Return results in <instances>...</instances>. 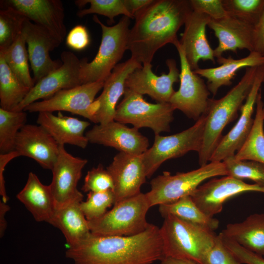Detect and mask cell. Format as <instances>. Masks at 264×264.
<instances>
[{
  "label": "cell",
  "instance_id": "26",
  "mask_svg": "<svg viewBox=\"0 0 264 264\" xmlns=\"http://www.w3.org/2000/svg\"><path fill=\"white\" fill-rule=\"evenodd\" d=\"M17 198L36 221L52 225L56 207L51 187L43 184L35 174L29 173L26 184Z\"/></svg>",
  "mask_w": 264,
  "mask_h": 264
},
{
  "label": "cell",
  "instance_id": "44",
  "mask_svg": "<svg viewBox=\"0 0 264 264\" xmlns=\"http://www.w3.org/2000/svg\"><path fill=\"white\" fill-rule=\"evenodd\" d=\"M67 45L75 50L86 48L89 44L90 38L88 30L83 25L74 26L66 37Z\"/></svg>",
  "mask_w": 264,
  "mask_h": 264
},
{
  "label": "cell",
  "instance_id": "10",
  "mask_svg": "<svg viewBox=\"0 0 264 264\" xmlns=\"http://www.w3.org/2000/svg\"><path fill=\"white\" fill-rule=\"evenodd\" d=\"M174 45L180 59V86L169 103L175 110L197 121L207 110L210 92L202 78L190 68L179 41Z\"/></svg>",
  "mask_w": 264,
  "mask_h": 264
},
{
  "label": "cell",
  "instance_id": "17",
  "mask_svg": "<svg viewBox=\"0 0 264 264\" xmlns=\"http://www.w3.org/2000/svg\"><path fill=\"white\" fill-rule=\"evenodd\" d=\"M87 163V159L72 155L64 145H59V154L51 170L52 178L49 185L56 209L75 199L83 198L77 184Z\"/></svg>",
  "mask_w": 264,
  "mask_h": 264
},
{
  "label": "cell",
  "instance_id": "3",
  "mask_svg": "<svg viewBox=\"0 0 264 264\" xmlns=\"http://www.w3.org/2000/svg\"><path fill=\"white\" fill-rule=\"evenodd\" d=\"M258 66L245 68L240 81L224 96L219 99H209L204 114L206 123L202 143L198 152L200 166L205 165L210 159L222 136L225 127L235 119L245 101L254 83Z\"/></svg>",
  "mask_w": 264,
  "mask_h": 264
},
{
  "label": "cell",
  "instance_id": "38",
  "mask_svg": "<svg viewBox=\"0 0 264 264\" xmlns=\"http://www.w3.org/2000/svg\"><path fill=\"white\" fill-rule=\"evenodd\" d=\"M229 16L254 25L264 10V0H222Z\"/></svg>",
  "mask_w": 264,
  "mask_h": 264
},
{
  "label": "cell",
  "instance_id": "14",
  "mask_svg": "<svg viewBox=\"0 0 264 264\" xmlns=\"http://www.w3.org/2000/svg\"><path fill=\"white\" fill-rule=\"evenodd\" d=\"M247 192L264 193V185L248 184L230 176L213 178L199 186L190 196L198 206L207 216L220 213L230 198Z\"/></svg>",
  "mask_w": 264,
  "mask_h": 264
},
{
  "label": "cell",
  "instance_id": "19",
  "mask_svg": "<svg viewBox=\"0 0 264 264\" xmlns=\"http://www.w3.org/2000/svg\"><path fill=\"white\" fill-rule=\"evenodd\" d=\"M22 34L27 44L33 78L36 84L62 65V61L53 60L50 56V52L61 43L47 31L28 19L24 23Z\"/></svg>",
  "mask_w": 264,
  "mask_h": 264
},
{
  "label": "cell",
  "instance_id": "11",
  "mask_svg": "<svg viewBox=\"0 0 264 264\" xmlns=\"http://www.w3.org/2000/svg\"><path fill=\"white\" fill-rule=\"evenodd\" d=\"M62 64L30 89L21 103L13 111H22L40 99L50 98L58 91L82 85L80 79L81 60L73 52L64 51L61 54Z\"/></svg>",
  "mask_w": 264,
  "mask_h": 264
},
{
  "label": "cell",
  "instance_id": "36",
  "mask_svg": "<svg viewBox=\"0 0 264 264\" xmlns=\"http://www.w3.org/2000/svg\"><path fill=\"white\" fill-rule=\"evenodd\" d=\"M74 2L79 8L88 3L90 4L88 8L80 9L77 12V15L79 18L91 14H99L108 18V22L110 24L114 23V17L119 15L134 19L124 0H77Z\"/></svg>",
  "mask_w": 264,
  "mask_h": 264
},
{
  "label": "cell",
  "instance_id": "48",
  "mask_svg": "<svg viewBox=\"0 0 264 264\" xmlns=\"http://www.w3.org/2000/svg\"><path fill=\"white\" fill-rule=\"evenodd\" d=\"M10 209L9 206L7 203H4L0 200V235L1 238L6 230L7 222L5 218L6 213Z\"/></svg>",
  "mask_w": 264,
  "mask_h": 264
},
{
  "label": "cell",
  "instance_id": "8",
  "mask_svg": "<svg viewBox=\"0 0 264 264\" xmlns=\"http://www.w3.org/2000/svg\"><path fill=\"white\" fill-rule=\"evenodd\" d=\"M175 110L170 103H151L143 95L126 88L124 98L117 106L114 120L132 124L138 130L150 128L157 135L170 132Z\"/></svg>",
  "mask_w": 264,
  "mask_h": 264
},
{
  "label": "cell",
  "instance_id": "35",
  "mask_svg": "<svg viewBox=\"0 0 264 264\" xmlns=\"http://www.w3.org/2000/svg\"><path fill=\"white\" fill-rule=\"evenodd\" d=\"M28 19L20 11L11 7L0 10V52L5 51L22 33Z\"/></svg>",
  "mask_w": 264,
  "mask_h": 264
},
{
  "label": "cell",
  "instance_id": "21",
  "mask_svg": "<svg viewBox=\"0 0 264 264\" xmlns=\"http://www.w3.org/2000/svg\"><path fill=\"white\" fill-rule=\"evenodd\" d=\"M106 169L114 183V204L141 193L147 178L143 154L119 152Z\"/></svg>",
  "mask_w": 264,
  "mask_h": 264
},
{
  "label": "cell",
  "instance_id": "2",
  "mask_svg": "<svg viewBox=\"0 0 264 264\" xmlns=\"http://www.w3.org/2000/svg\"><path fill=\"white\" fill-rule=\"evenodd\" d=\"M192 11L190 0H153L135 16L129 30L131 57L141 64H151L158 49L179 41L177 33Z\"/></svg>",
  "mask_w": 264,
  "mask_h": 264
},
{
  "label": "cell",
  "instance_id": "13",
  "mask_svg": "<svg viewBox=\"0 0 264 264\" xmlns=\"http://www.w3.org/2000/svg\"><path fill=\"white\" fill-rule=\"evenodd\" d=\"M105 81L82 84L60 90L49 98L35 102L23 110L30 112L65 111L78 114L90 120V106Z\"/></svg>",
  "mask_w": 264,
  "mask_h": 264
},
{
  "label": "cell",
  "instance_id": "1",
  "mask_svg": "<svg viewBox=\"0 0 264 264\" xmlns=\"http://www.w3.org/2000/svg\"><path fill=\"white\" fill-rule=\"evenodd\" d=\"M66 256L75 264H152L163 257L160 228L151 224L131 236H98L90 233Z\"/></svg>",
  "mask_w": 264,
  "mask_h": 264
},
{
  "label": "cell",
  "instance_id": "20",
  "mask_svg": "<svg viewBox=\"0 0 264 264\" xmlns=\"http://www.w3.org/2000/svg\"><path fill=\"white\" fill-rule=\"evenodd\" d=\"M89 143L113 148L127 154L140 155L149 148V141L139 130L113 120L96 124L85 133Z\"/></svg>",
  "mask_w": 264,
  "mask_h": 264
},
{
  "label": "cell",
  "instance_id": "9",
  "mask_svg": "<svg viewBox=\"0 0 264 264\" xmlns=\"http://www.w3.org/2000/svg\"><path fill=\"white\" fill-rule=\"evenodd\" d=\"M205 123L204 114L192 126L180 132L167 136L155 135L152 146L143 154L147 177L150 178L166 160L190 151L198 153L202 143Z\"/></svg>",
  "mask_w": 264,
  "mask_h": 264
},
{
  "label": "cell",
  "instance_id": "31",
  "mask_svg": "<svg viewBox=\"0 0 264 264\" xmlns=\"http://www.w3.org/2000/svg\"><path fill=\"white\" fill-rule=\"evenodd\" d=\"M256 105V114L251 130L234 156L238 160H252L264 164V103L261 90Z\"/></svg>",
  "mask_w": 264,
  "mask_h": 264
},
{
  "label": "cell",
  "instance_id": "47",
  "mask_svg": "<svg viewBox=\"0 0 264 264\" xmlns=\"http://www.w3.org/2000/svg\"><path fill=\"white\" fill-rule=\"evenodd\" d=\"M124 0L127 9L134 18L137 13L147 7L153 1V0Z\"/></svg>",
  "mask_w": 264,
  "mask_h": 264
},
{
  "label": "cell",
  "instance_id": "42",
  "mask_svg": "<svg viewBox=\"0 0 264 264\" xmlns=\"http://www.w3.org/2000/svg\"><path fill=\"white\" fill-rule=\"evenodd\" d=\"M193 11L205 14L212 20H220L229 16L222 0H190Z\"/></svg>",
  "mask_w": 264,
  "mask_h": 264
},
{
  "label": "cell",
  "instance_id": "15",
  "mask_svg": "<svg viewBox=\"0 0 264 264\" xmlns=\"http://www.w3.org/2000/svg\"><path fill=\"white\" fill-rule=\"evenodd\" d=\"M142 64L131 57L118 64L104 82L102 93L90 107V121L103 124L114 120L117 104L125 90L129 75Z\"/></svg>",
  "mask_w": 264,
  "mask_h": 264
},
{
  "label": "cell",
  "instance_id": "24",
  "mask_svg": "<svg viewBox=\"0 0 264 264\" xmlns=\"http://www.w3.org/2000/svg\"><path fill=\"white\" fill-rule=\"evenodd\" d=\"M207 26L218 40V45L214 49L215 58L222 56L227 51L235 54L239 49L253 52V25L228 16L220 20L210 19Z\"/></svg>",
  "mask_w": 264,
  "mask_h": 264
},
{
  "label": "cell",
  "instance_id": "45",
  "mask_svg": "<svg viewBox=\"0 0 264 264\" xmlns=\"http://www.w3.org/2000/svg\"><path fill=\"white\" fill-rule=\"evenodd\" d=\"M253 51L264 56V10L253 26Z\"/></svg>",
  "mask_w": 264,
  "mask_h": 264
},
{
  "label": "cell",
  "instance_id": "40",
  "mask_svg": "<svg viewBox=\"0 0 264 264\" xmlns=\"http://www.w3.org/2000/svg\"><path fill=\"white\" fill-rule=\"evenodd\" d=\"M114 183L110 174L101 164L88 171L82 190L84 192L113 191Z\"/></svg>",
  "mask_w": 264,
  "mask_h": 264
},
{
  "label": "cell",
  "instance_id": "5",
  "mask_svg": "<svg viewBox=\"0 0 264 264\" xmlns=\"http://www.w3.org/2000/svg\"><path fill=\"white\" fill-rule=\"evenodd\" d=\"M130 19L123 16L115 25H105L96 15L93 20L102 29L98 51L90 62L81 59L80 79L82 84L105 81L127 50Z\"/></svg>",
  "mask_w": 264,
  "mask_h": 264
},
{
  "label": "cell",
  "instance_id": "32",
  "mask_svg": "<svg viewBox=\"0 0 264 264\" xmlns=\"http://www.w3.org/2000/svg\"><path fill=\"white\" fill-rule=\"evenodd\" d=\"M30 88L23 84L13 73L0 54V108L14 110L26 96Z\"/></svg>",
  "mask_w": 264,
  "mask_h": 264
},
{
  "label": "cell",
  "instance_id": "18",
  "mask_svg": "<svg viewBox=\"0 0 264 264\" xmlns=\"http://www.w3.org/2000/svg\"><path fill=\"white\" fill-rule=\"evenodd\" d=\"M3 7L21 12L30 21L41 27L61 44L66 34L65 9L60 0H6Z\"/></svg>",
  "mask_w": 264,
  "mask_h": 264
},
{
  "label": "cell",
  "instance_id": "37",
  "mask_svg": "<svg viewBox=\"0 0 264 264\" xmlns=\"http://www.w3.org/2000/svg\"><path fill=\"white\" fill-rule=\"evenodd\" d=\"M230 156L222 162L228 175L239 179H248L264 185V164L252 160H242Z\"/></svg>",
  "mask_w": 264,
  "mask_h": 264
},
{
  "label": "cell",
  "instance_id": "23",
  "mask_svg": "<svg viewBox=\"0 0 264 264\" xmlns=\"http://www.w3.org/2000/svg\"><path fill=\"white\" fill-rule=\"evenodd\" d=\"M211 18L207 15L192 11L184 23L179 43L187 61L192 70L198 69L200 60L215 64L214 49L206 35V27Z\"/></svg>",
  "mask_w": 264,
  "mask_h": 264
},
{
  "label": "cell",
  "instance_id": "46",
  "mask_svg": "<svg viewBox=\"0 0 264 264\" xmlns=\"http://www.w3.org/2000/svg\"><path fill=\"white\" fill-rule=\"evenodd\" d=\"M19 156L20 155L16 151L0 154V195L2 197L1 200L4 203H7L9 198L6 192L4 171L7 164L12 159Z\"/></svg>",
  "mask_w": 264,
  "mask_h": 264
},
{
  "label": "cell",
  "instance_id": "16",
  "mask_svg": "<svg viewBox=\"0 0 264 264\" xmlns=\"http://www.w3.org/2000/svg\"><path fill=\"white\" fill-rule=\"evenodd\" d=\"M169 71L160 76L152 71L151 64H143L131 73L125 82V88L141 95L147 94L157 103H169L176 92L175 83L179 80L180 71L173 59L166 61Z\"/></svg>",
  "mask_w": 264,
  "mask_h": 264
},
{
  "label": "cell",
  "instance_id": "43",
  "mask_svg": "<svg viewBox=\"0 0 264 264\" xmlns=\"http://www.w3.org/2000/svg\"><path fill=\"white\" fill-rule=\"evenodd\" d=\"M225 245L242 264H264L263 256L250 251L220 233Z\"/></svg>",
  "mask_w": 264,
  "mask_h": 264
},
{
  "label": "cell",
  "instance_id": "39",
  "mask_svg": "<svg viewBox=\"0 0 264 264\" xmlns=\"http://www.w3.org/2000/svg\"><path fill=\"white\" fill-rule=\"evenodd\" d=\"M114 203L112 190L99 192H88L85 201L80 203V208L88 221L96 220L107 212L108 208Z\"/></svg>",
  "mask_w": 264,
  "mask_h": 264
},
{
  "label": "cell",
  "instance_id": "25",
  "mask_svg": "<svg viewBox=\"0 0 264 264\" xmlns=\"http://www.w3.org/2000/svg\"><path fill=\"white\" fill-rule=\"evenodd\" d=\"M38 125L43 127L59 145L70 144L85 149L89 143L85 132L90 123L77 118L53 112H40L37 119Z\"/></svg>",
  "mask_w": 264,
  "mask_h": 264
},
{
  "label": "cell",
  "instance_id": "27",
  "mask_svg": "<svg viewBox=\"0 0 264 264\" xmlns=\"http://www.w3.org/2000/svg\"><path fill=\"white\" fill-rule=\"evenodd\" d=\"M219 66L215 67L198 69L193 71L207 80V86L213 96L216 95L222 86H229L237 72L242 68L259 66L264 65V56L256 52H250L247 56L238 59L231 56L217 58Z\"/></svg>",
  "mask_w": 264,
  "mask_h": 264
},
{
  "label": "cell",
  "instance_id": "29",
  "mask_svg": "<svg viewBox=\"0 0 264 264\" xmlns=\"http://www.w3.org/2000/svg\"><path fill=\"white\" fill-rule=\"evenodd\" d=\"M220 233L243 247L264 256V214H254L243 221L228 224Z\"/></svg>",
  "mask_w": 264,
  "mask_h": 264
},
{
  "label": "cell",
  "instance_id": "34",
  "mask_svg": "<svg viewBox=\"0 0 264 264\" xmlns=\"http://www.w3.org/2000/svg\"><path fill=\"white\" fill-rule=\"evenodd\" d=\"M27 113L24 110L9 111L0 108V153L15 151L17 135L26 124Z\"/></svg>",
  "mask_w": 264,
  "mask_h": 264
},
{
  "label": "cell",
  "instance_id": "7",
  "mask_svg": "<svg viewBox=\"0 0 264 264\" xmlns=\"http://www.w3.org/2000/svg\"><path fill=\"white\" fill-rule=\"evenodd\" d=\"M227 175L223 162H210L197 169L174 175L164 172L152 179L151 189L146 195L151 207L169 203L191 196L202 182L208 178Z\"/></svg>",
  "mask_w": 264,
  "mask_h": 264
},
{
  "label": "cell",
  "instance_id": "12",
  "mask_svg": "<svg viewBox=\"0 0 264 264\" xmlns=\"http://www.w3.org/2000/svg\"><path fill=\"white\" fill-rule=\"evenodd\" d=\"M264 83V65L258 67L252 88L241 110L237 122L222 136L214 151L210 162H222L234 155L242 147L253 126L254 106L262 84Z\"/></svg>",
  "mask_w": 264,
  "mask_h": 264
},
{
  "label": "cell",
  "instance_id": "41",
  "mask_svg": "<svg viewBox=\"0 0 264 264\" xmlns=\"http://www.w3.org/2000/svg\"><path fill=\"white\" fill-rule=\"evenodd\" d=\"M202 264H242L224 244L219 234L204 254Z\"/></svg>",
  "mask_w": 264,
  "mask_h": 264
},
{
  "label": "cell",
  "instance_id": "33",
  "mask_svg": "<svg viewBox=\"0 0 264 264\" xmlns=\"http://www.w3.org/2000/svg\"><path fill=\"white\" fill-rule=\"evenodd\" d=\"M26 42L21 33L4 52H0L6 63L16 76L30 89L35 85L28 66V54Z\"/></svg>",
  "mask_w": 264,
  "mask_h": 264
},
{
  "label": "cell",
  "instance_id": "30",
  "mask_svg": "<svg viewBox=\"0 0 264 264\" xmlns=\"http://www.w3.org/2000/svg\"><path fill=\"white\" fill-rule=\"evenodd\" d=\"M158 211L165 217L172 215L184 221L214 231L219 226V220L206 215L195 203L190 196L159 205Z\"/></svg>",
  "mask_w": 264,
  "mask_h": 264
},
{
  "label": "cell",
  "instance_id": "4",
  "mask_svg": "<svg viewBox=\"0 0 264 264\" xmlns=\"http://www.w3.org/2000/svg\"><path fill=\"white\" fill-rule=\"evenodd\" d=\"M164 218L159 228L163 257L202 264L204 254L217 235L214 232L174 216L168 215Z\"/></svg>",
  "mask_w": 264,
  "mask_h": 264
},
{
  "label": "cell",
  "instance_id": "49",
  "mask_svg": "<svg viewBox=\"0 0 264 264\" xmlns=\"http://www.w3.org/2000/svg\"><path fill=\"white\" fill-rule=\"evenodd\" d=\"M160 261V264H198L189 260L169 257H163Z\"/></svg>",
  "mask_w": 264,
  "mask_h": 264
},
{
  "label": "cell",
  "instance_id": "6",
  "mask_svg": "<svg viewBox=\"0 0 264 264\" xmlns=\"http://www.w3.org/2000/svg\"><path fill=\"white\" fill-rule=\"evenodd\" d=\"M151 208L146 194L121 200L102 217L88 221L91 233L102 236H131L145 231L150 225L146 215Z\"/></svg>",
  "mask_w": 264,
  "mask_h": 264
},
{
  "label": "cell",
  "instance_id": "22",
  "mask_svg": "<svg viewBox=\"0 0 264 264\" xmlns=\"http://www.w3.org/2000/svg\"><path fill=\"white\" fill-rule=\"evenodd\" d=\"M15 151L20 156L29 157L51 170L59 155V145L41 126L26 124L17 135Z\"/></svg>",
  "mask_w": 264,
  "mask_h": 264
},
{
  "label": "cell",
  "instance_id": "28",
  "mask_svg": "<svg viewBox=\"0 0 264 264\" xmlns=\"http://www.w3.org/2000/svg\"><path fill=\"white\" fill-rule=\"evenodd\" d=\"M83 199H75L56 210L52 225L61 231L68 247L77 245L91 233L80 208Z\"/></svg>",
  "mask_w": 264,
  "mask_h": 264
}]
</instances>
